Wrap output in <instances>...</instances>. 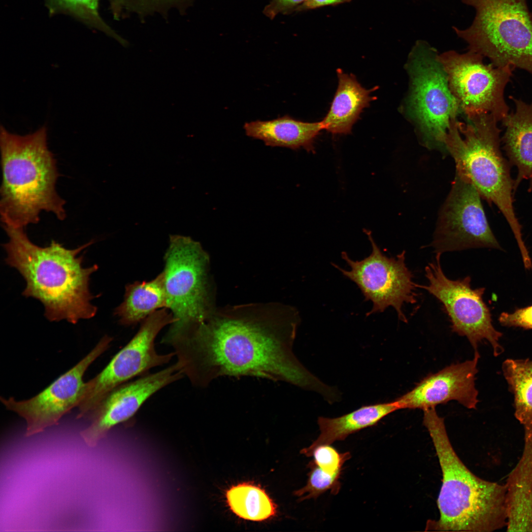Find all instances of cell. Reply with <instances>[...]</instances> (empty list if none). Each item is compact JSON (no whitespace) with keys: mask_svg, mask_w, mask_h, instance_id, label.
I'll return each mask as SVG.
<instances>
[{"mask_svg":"<svg viewBox=\"0 0 532 532\" xmlns=\"http://www.w3.org/2000/svg\"><path fill=\"white\" fill-rule=\"evenodd\" d=\"M297 316L280 319L246 315L208 317L168 343L184 376L198 387L222 376L281 381L321 395L329 386L293 351Z\"/></svg>","mask_w":532,"mask_h":532,"instance_id":"1","label":"cell"},{"mask_svg":"<svg viewBox=\"0 0 532 532\" xmlns=\"http://www.w3.org/2000/svg\"><path fill=\"white\" fill-rule=\"evenodd\" d=\"M3 226L9 238L3 245L5 262L23 276L26 282L23 295L40 300L47 319L76 324L95 315L97 307L91 302L95 297L89 284L98 266L84 267L83 257L78 256L93 241L74 249L54 240L40 247L30 240L24 228Z\"/></svg>","mask_w":532,"mask_h":532,"instance_id":"2","label":"cell"},{"mask_svg":"<svg viewBox=\"0 0 532 532\" xmlns=\"http://www.w3.org/2000/svg\"><path fill=\"white\" fill-rule=\"evenodd\" d=\"M0 146V213L3 224L24 228L37 223L42 211L64 220L66 201L56 191L59 174L56 159L48 147L46 127L21 135L1 126Z\"/></svg>","mask_w":532,"mask_h":532,"instance_id":"3","label":"cell"},{"mask_svg":"<svg viewBox=\"0 0 532 532\" xmlns=\"http://www.w3.org/2000/svg\"><path fill=\"white\" fill-rule=\"evenodd\" d=\"M423 423L433 444L442 471L437 499L440 516L425 530L491 532L506 526L505 485L482 479L464 465L435 407L423 410Z\"/></svg>","mask_w":532,"mask_h":532,"instance_id":"4","label":"cell"},{"mask_svg":"<svg viewBox=\"0 0 532 532\" xmlns=\"http://www.w3.org/2000/svg\"><path fill=\"white\" fill-rule=\"evenodd\" d=\"M466 124L453 120L445 139L456 173L471 183L481 198L495 205L509 225L519 247L525 243L514 211V180L510 164L500 150V130L491 114H482Z\"/></svg>","mask_w":532,"mask_h":532,"instance_id":"5","label":"cell"},{"mask_svg":"<svg viewBox=\"0 0 532 532\" xmlns=\"http://www.w3.org/2000/svg\"><path fill=\"white\" fill-rule=\"evenodd\" d=\"M475 16L465 29L454 32L469 50L497 67L519 68L532 74V13L526 0H461Z\"/></svg>","mask_w":532,"mask_h":532,"instance_id":"6","label":"cell"},{"mask_svg":"<svg viewBox=\"0 0 532 532\" xmlns=\"http://www.w3.org/2000/svg\"><path fill=\"white\" fill-rule=\"evenodd\" d=\"M407 68L409 115L426 147L447 152L446 135L460 108L437 51L427 41L417 40L410 52Z\"/></svg>","mask_w":532,"mask_h":532,"instance_id":"7","label":"cell"},{"mask_svg":"<svg viewBox=\"0 0 532 532\" xmlns=\"http://www.w3.org/2000/svg\"><path fill=\"white\" fill-rule=\"evenodd\" d=\"M163 271L166 306L174 322L165 335L180 334L209 316L206 307L208 258L199 243L190 237L170 235Z\"/></svg>","mask_w":532,"mask_h":532,"instance_id":"8","label":"cell"},{"mask_svg":"<svg viewBox=\"0 0 532 532\" xmlns=\"http://www.w3.org/2000/svg\"><path fill=\"white\" fill-rule=\"evenodd\" d=\"M174 322L166 308L157 310L143 321L131 340L118 352L98 374L85 382L77 418L90 415L113 389L151 369L168 363L174 352L161 354L155 346L161 330Z\"/></svg>","mask_w":532,"mask_h":532,"instance_id":"9","label":"cell"},{"mask_svg":"<svg viewBox=\"0 0 532 532\" xmlns=\"http://www.w3.org/2000/svg\"><path fill=\"white\" fill-rule=\"evenodd\" d=\"M483 57L471 50H450L438 54L450 89L468 119L489 114L499 122L509 113L505 88L513 68L485 64Z\"/></svg>","mask_w":532,"mask_h":532,"instance_id":"10","label":"cell"},{"mask_svg":"<svg viewBox=\"0 0 532 532\" xmlns=\"http://www.w3.org/2000/svg\"><path fill=\"white\" fill-rule=\"evenodd\" d=\"M371 243L370 254L360 261H353L347 252H341V257L350 267L347 270L336 264L332 265L346 278L355 283L360 289L365 301L370 300L373 306L366 315L384 312L393 307L399 320L406 323L403 312L405 303L417 302V284L413 275L406 266L405 252L395 257L385 255L374 240L370 232L366 231Z\"/></svg>","mask_w":532,"mask_h":532,"instance_id":"11","label":"cell"},{"mask_svg":"<svg viewBox=\"0 0 532 532\" xmlns=\"http://www.w3.org/2000/svg\"><path fill=\"white\" fill-rule=\"evenodd\" d=\"M441 253L425 267L426 285L417 284V288L426 290L442 304L451 323L452 331L466 336L478 353V344L486 340L491 345L496 356L503 351L499 340L502 333L493 326L489 308L482 297L485 289L471 287L470 277L452 280L443 271L440 264Z\"/></svg>","mask_w":532,"mask_h":532,"instance_id":"12","label":"cell"},{"mask_svg":"<svg viewBox=\"0 0 532 532\" xmlns=\"http://www.w3.org/2000/svg\"><path fill=\"white\" fill-rule=\"evenodd\" d=\"M475 187L456 173L439 212L431 245L436 253L487 247L501 249Z\"/></svg>","mask_w":532,"mask_h":532,"instance_id":"13","label":"cell"},{"mask_svg":"<svg viewBox=\"0 0 532 532\" xmlns=\"http://www.w3.org/2000/svg\"><path fill=\"white\" fill-rule=\"evenodd\" d=\"M112 338L106 335L72 368L34 397L23 400L0 398L9 410L25 419V436L29 437L58 424L61 418L78 406L82 397L83 376L89 366L109 347Z\"/></svg>","mask_w":532,"mask_h":532,"instance_id":"14","label":"cell"},{"mask_svg":"<svg viewBox=\"0 0 532 532\" xmlns=\"http://www.w3.org/2000/svg\"><path fill=\"white\" fill-rule=\"evenodd\" d=\"M184 377L175 363L159 371L146 373L111 391L91 414L92 423L80 435L95 447L114 426L127 422L142 404L161 389Z\"/></svg>","mask_w":532,"mask_h":532,"instance_id":"15","label":"cell"},{"mask_svg":"<svg viewBox=\"0 0 532 532\" xmlns=\"http://www.w3.org/2000/svg\"><path fill=\"white\" fill-rule=\"evenodd\" d=\"M479 353L473 359L453 364L421 380L411 390L396 399L400 409L435 407L456 400L468 409H476L478 391L475 388Z\"/></svg>","mask_w":532,"mask_h":532,"instance_id":"16","label":"cell"},{"mask_svg":"<svg viewBox=\"0 0 532 532\" xmlns=\"http://www.w3.org/2000/svg\"><path fill=\"white\" fill-rule=\"evenodd\" d=\"M505 485L506 531L532 532V429L524 430L521 457Z\"/></svg>","mask_w":532,"mask_h":532,"instance_id":"17","label":"cell"},{"mask_svg":"<svg viewBox=\"0 0 532 532\" xmlns=\"http://www.w3.org/2000/svg\"><path fill=\"white\" fill-rule=\"evenodd\" d=\"M515 110L502 120L505 132L502 137L503 149L510 165L518 174L514 180L515 192L523 180L529 181L532 190V103H527L513 97Z\"/></svg>","mask_w":532,"mask_h":532,"instance_id":"18","label":"cell"},{"mask_svg":"<svg viewBox=\"0 0 532 532\" xmlns=\"http://www.w3.org/2000/svg\"><path fill=\"white\" fill-rule=\"evenodd\" d=\"M338 86L326 116L321 122L324 130L332 134H347L363 110L375 99L370 93L375 90L366 89L352 74L336 70Z\"/></svg>","mask_w":532,"mask_h":532,"instance_id":"19","label":"cell"},{"mask_svg":"<svg viewBox=\"0 0 532 532\" xmlns=\"http://www.w3.org/2000/svg\"><path fill=\"white\" fill-rule=\"evenodd\" d=\"M244 129L247 135L261 140L267 146L307 150L313 149L315 138L324 130L321 121L303 122L287 115L246 123Z\"/></svg>","mask_w":532,"mask_h":532,"instance_id":"20","label":"cell"},{"mask_svg":"<svg viewBox=\"0 0 532 532\" xmlns=\"http://www.w3.org/2000/svg\"><path fill=\"white\" fill-rule=\"evenodd\" d=\"M399 409V404L395 399L388 402L364 405L338 417H319L317 420L319 435L309 447L302 449L300 453L311 457L317 447L343 440L352 433L376 425L385 416Z\"/></svg>","mask_w":532,"mask_h":532,"instance_id":"21","label":"cell"},{"mask_svg":"<svg viewBox=\"0 0 532 532\" xmlns=\"http://www.w3.org/2000/svg\"><path fill=\"white\" fill-rule=\"evenodd\" d=\"M163 272L149 281L135 282L126 287L124 299L115 310L123 325L144 320L160 308H166Z\"/></svg>","mask_w":532,"mask_h":532,"instance_id":"22","label":"cell"},{"mask_svg":"<svg viewBox=\"0 0 532 532\" xmlns=\"http://www.w3.org/2000/svg\"><path fill=\"white\" fill-rule=\"evenodd\" d=\"M502 371L514 396L516 418L524 430L532 429V359H508Z\"/></svg>","mask_w":532,"mask_h":532,"instance_id":"23","label":"cell"},{"mask_svg":"<svg viewBox=\"0 0 532 532\" xmlns=\"http://www.w3.org/2000/svg\"><path fill=\"white\" fill-rule=\"evenodd\" d=\"M226 498L232 511L246 520L263 521L276 512L274 504L265 491L251 484L232 487L227 491Z\"/></svg>","mask_w":532,"mask_h":532,"instance_id":"24","label":"cell"},{"mask_svg":"<svg viewBox=\"0 0 532 532\" xmlns=\"http://www.w3.org/2000/svg\"><path fill=\"white\" fill-rule=\"evenodd\" d=\"M51 14L69 15L86 25L101 32L121 45L128 42L118 33L101 17L99 11L100 0H44Z\"/></svg>","mask_w":532,"mask_h":532,"instance_id":"25","label":"cell"},{"mask_svg":"<svg viewBox=\"0 0 532 532\" xmlns=\"http://www.w3.org/2000/svg\"><path fill=\"white\" fill-rule=\"evenodd\" d=\"M196 0H119L123 16L133 15L142 21L156 15L166 18L174 10L185 13Z\"/></svg>","mask_w":532,"mask_h":532,"instance_id":"26","label":"cell"},{"mask_svg":"<svg viewBox=\"0 0 532 532\" xmlns=\"http://www.w3.org/2000/svg\"><path fill=\"white\" fill-rule=\"evenodd\" d=\"M307 466L310 468V471L308 474L307 484L295 492V495L300 498L299 500L316 499L329 490L334 495L339 492L341 486L339 482L340 474L327 472L318 466L313 460Z\"/></svg>","mask_w":532,"mask_h":532,"instance_id":"27","label":"cell"},{"mask_svg":"<svg viewBox=\"0 0 532 532\" xmlns=\"http://www.w3.org/2000/svg\"><path fill=\"white\" fill-rule=\"evenodd\" d=\"M313 461L322 470L331 474H341L344 463L351 458L349 452L340 453L330 445H322L313 451Z\"/></svg>","mask_w":532,"mask_h":532,"instance_id":"28","label":"cell"},{"mask_svg":"<svg viewBox=\"0 0 532 532\" xmlns=\"http://www.w3.org/2000/svg\"><path fill=\"white\" fill-rule=\"evenodd\" d=\"M499 321L505 327L532 329V305L517 309L512 313L502 312Z\"/></svg>","mask_w":532,"mask_h":532,"instance_id":"29","label":"cell"},{"mask_svg":"<svg viewBox=\"0 0 532 532\" xmlns=\"http://www.w3.org/2000/svg\"><path fill=\"white\" fill-rule=\"evenodd\" d=\"M306 0H271L264 10L266 16L271 19L279 13L288 14L298 12L300 6Z\"/></svg>","mask_w":532,"mask_h":532,"instance_id":"30","label":"cell"},{"mask_svg":"<svg viewBox=\"0 0 532 532\" xmlns=\"http://www.w3.org/2000/svg\"><path fill=\"white\" fill-rule=\"evenodd\" d=\"M352 0H306L298 10L302 11L321 7L327 5H332L348 2Z\"/></svg>","mask_w":532,"mask_h":532,"instance_id":"31","label":"cell"},{"mask_svg":"<svg viewBox=\"0 0 532 532\" xmlns=\"http://www.w3.org/2000/svg\"><path fill=\"white\" fill-rule=\"evenodd\" d=\"M110 9L114 18L119 20L122 17V11L120 7L119 0H108Z\"/></svg>","mask_w":532,"mask_h":532,"instance_id":"32","label":"cell"}]
</instances>
